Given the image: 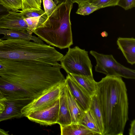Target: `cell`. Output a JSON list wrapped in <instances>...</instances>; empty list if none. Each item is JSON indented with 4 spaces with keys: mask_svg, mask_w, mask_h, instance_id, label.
<instances>
[{
    "mask_svg": "<svg viewBox=\"0 0 135 135\" xmlns=\"http://www.w3.org/2000/svg\"><path fill=\"white\" fill-rule=\"evenodd\" d=\"M5 68L0 77L11 83L15 97L31 102L50 89L65 81L61 67L20 60H0Z\"/></svg>",
    "mask_w": 135,
    "mask_h": 135,
    "instance_id": "6da1fadb",
    "label": "cell"
},
{
    "mask_svg": "<svg viewBox=\"0 0 135 135\" xmlns=\"http://www.w3.org/2000/svg\"><path fill=\"white\" fill-rule=\"evenodd\" d=\"M96 95L102 110L103 135H122L128 119L127 89L121 77L106 75L96 82Z\"/></svg>",
    "mask_w": 135,
    "mask_h": 135,
    "instance_id": "7a4b0ae2",
    "label": "cell"
},
{
    "mask_svg": "<svg viewBox=\"0 0 135 135\" xmlns=\"http://www.w3.org/2000/svg\"><path fill=\"white\" fill-rule=\"evenodd\" d=\"M73 4L66 2L58 4L55 14L33 33L49 45L61 49L69 47L73 44L70 20Z\"/></svg>",
    "mask_w": 135,
    "mask_h": 135,
    "instance_id": "3957f363",
    "label": "cell"
},
{
    "mask_svg": "<svg viewBox=\"0 0 135 135\" xmlns=\"http://www.w3.org/2000/svg\"><path fill=\"white\" fill-rule=\"evenodd\" d=\"M51 56L50 46L22 39L0 42V60H20L47 65Z\"/></svg>",
    "mask_w": 135,
    "mask_h": 135,
    "instance_id": "277c9868",
    "label": "cell"
},
{
    "mask_svg": "<svg viewBox=\"0 0 135 135\" xmlns=\"http://www.w3.org/2000/svg\"><path fill=\"white\" fill-rule=\"evenodd\" d=\"M61 68L67 74H73L93 78L92 65L87 51L78 46L68 48L60 61Z\"/></svg>",
    "mask_w": 135,
    "mask_h": 135,
    "instance_id": "5b68a950",
    "label": "cell"
},
{
    "mask_svg": "<svg viewBox=\"0 0 135 135\" xmlns=\"http://www.w3.org/2000/svg\"><path fill=\"white\" fill-rule=\"evenodd\" d=\"M90 54L95 59V71L106 75L114 76L129 79L135 78V71L119 63L112 55H105L91 50Z\"/></svg>",
    "mask_w": 135,
    "mask_h": 135,
    "instance_id": "8992f818",
    "label": "cell"
},
{
    "mask_svg": "<svg viewBox=\"0 0 135 135\" xmlns=\"http://www.w3.org/2000/svg\"><path fill=\"white\" fill-rule=\"evenodd\" d=\"M65 81L53 87L23 108L21 110L23 116L50 106L58 100L63 93Z\"/></svg>",
    "mask_w": 135,
    "mask_h": 135,
    "instance_id": "52a82bcc",
    "label": "cell"
},
{
    "mask_svg": "<svg viewBox=\"0 0 135 135\" xmlns=\"http://www.w3.org/2000/svg\"><path fill=\"white\" fill-rule=\"evenodd\" d=\"M60 105L59 99L50 106L33 112L26 117L30 120L44 126L57 123Z\"/></svg>",
    "mask_w": 135,
    "mask_h": 135,
    "instance_id": "ba28073f",
    "label": "cell"
},
{
    "mask_svg": "<svg viewBox=\"0 0 135 135\" xmlns=\"http://www.w3.org/2000/svg\"><path fill=\"white\" fill-rule=\"evenodd\" d=\"M6 99L4 101L6 107L0 114V122L23 117L21 112L22 109L31 103L28 99L23 98H9Z\"/></svg>",
    "mask_w": 135,
    "mask_h": 135,
    "instance_id": "9c48e42d",
    "label": "cell"
},
{
    "mask_svg": "<svg viewBox=\"0 0 135 135\" xmlns=\"http://www.w3.org/2000/svg\"><path fill=\"white\" fill-rule=\"evenodd\" d=\"M65 81L71 94L81 108L85 112L88 110L92 97L69 74H68Z\"/></svg>",
    "mask_w": 135,
    "mask_h": 135,
    "instance_id": "30bf717a",
    "label": "cell"
},
{
    "mask_svg": "<svg viewBox=\"0 0 135 135\" xmlns=\"http://www.w3.org/2000/svg\"><path fill=\"white\" fill-rule=\"evenodd\" d=\"M21 12L10 14L0 20V28L28 31L27 25Z\"/></svg>",
    "mask_w": 135,
    "mask_h": 135,
    "instance_id": "8fae6325",
    "label": "cell"
},
{
    "mask_svg": "<svg viewBox=\"0 0 135 135\" xmlns=\"http://www.w3.org/2000/svg\"><path fill=\"white\" fill-rule=\"evenodd\" d=\"M117 43L127 62L132 65L135 63V39L133 37H119Z\"/></svg>",
    "mask_w": 135,
    "mask_h": 135,
    "instance_id": "7c38bea8",
    "label": "cell"
},
{
    "mask_svg": "<svg viewBox=\"0 0 135 135\" xmlns=\"http://www.w3.org/2000/svg\"><path fill=\"white\" fill-rule=\"evenodd\" d=\"M65 90L72 123L80 124L85 111L81 108L74 98L66 82Z\"/></svg>",
    "mask_w": 135,
    "mask_h": 135,
    "instance_id": "4fadbf2b",
    "label": "cell"
},
{
    "mask_svg": "<svg viewBox=\"0 0 135 135\" xmlns=\"http://www.w3.org/2000/svg\"><path fill=\"white\" fill-rule=\"evenodd\" d=\"M0 34L4 36L1 39L2 40L13 39H22L32 41L41 43L44 42L38 37L33 36L27 31L13 30L0 28Z\"/></svg>",
    "mask_w": 135,
    "mask_h": 135,
    "instance_id": "5bb4252c",
    "label": "cell"
},
{
    "mask_svg": "<svg viewBox=\"0 0 135 135\" xmlns=\"http://www.w3.org/2000/svg\"><path fill=\"white\" fill-rule=\"evenodd\" d=\"M60 105L57 123L60 125H65L72 123L71 117L68 105L65 87L59 98Z\"/></svg>",
    "mask_w": 135,
    "mask_h": 135,
    "instance_id": "9a60e30c",
    "label": "cell"
},
{
    "mask_svg": "<svg viewBox=\"0 0 135 135\" xmlns=\"http://www.w3.org/2000/svg\"><path fill=\"white\" fill-rule=\"evenodd\" d=\"M61 135H97L81 124L72 123L65 125H60Z\"/></svg>",
    "mask_w": 135,
    "mask_h": 135,
    "instance_id": "2e32d148",
    "label": "cell"
},
{
    "mask_svg": "<svg viewBox=\"0 0 135 135\" xmlns=\"http://www.w3.org/2000/svg\"><path fill=\"white\" fill-rule=\"evenodd\" d=\"M69 74L91 97L95 95L97 89L96 82L93 78L80 75Z\"/></svg>",
    "mask_w": 135,
    "mask_h": 135,
    "instance_id": "e0dca14e",
    "label": "cell"
},
{
    "mask_svg": "<svg viewBox=\"0 0 135 135\" xmlns=\"http://www.w3.org/2000/svg\"><path fill=\"white\" fill-rule=\"evenodd\" d=\"M89 109L97 122L102 135H103L104 127L102 112L96 94L91 98Z\"/></svg>",
    "mask_w": 135,
    "mask_h": 135,
    "instance_id": "ac0fdd59",
    "label": "cell"
},
{
    "mask_svg": "<svg viewBox=\"0 0 135 135\" xmlns=\"http://www.w3.org/2000/svg\"><path fill=\"white\" fill-rule=\"evenodd\" d=\"M80 124L95 133L97 135H102L97 122L89 109L85 112Z\"/></svg>",
    "mask_w": 135,
    "mask_h": 135,
    "instance_id": "d6986e66",
    "label": "cell"
},
{
    "mask_svg": "<svg viewBox=\"0 0 135 135\" xmlns=\"http://www.w3.org/2000/svg\"><path fill=\"white\" fill-rule=\"evenodd\" d=\"M48 18L45 13L41 16L25 18L24 20L28 26L27 31L32 35L36 29L45 22Z\"/></svg>",
    "mask_w": 135,
    "mask_h": 135,
    "instance_id": "ffe728a7",
    "label": "cell"
},
{
    "mask_svg": "<svg viewBox=\"0 0 135 135\" xmlns=\"http://www.w3.org/2000/svg\"><path fill=\"white\" fill-rule=\"evenodd\" d=\"M99 9L98 7L92 3L86 2L78 5L76 13L84 16L88 15Z\"/></svg>",
    "mask_w": 135,
    "mask_h": 135,
    "instance_id": "44dd1931",
    "label": "cell"
},
{
    "mask_svg": "<svg viewBox=\"0 0 135 135\" xmlns=\"http://www.w3.org/2000/svg\"><path fill=\"white\" fill-rule=\"evenodd\" d=\"M0 4L14 12L22 9V0H0Z\"/></svg>",
    "mask_w": 135,
    "mask_h": 135,
    "instance_id": "7402d4cb",
    "label": "cell"
},
{
    "mask_svg": "<svg viewBox=\"0 0 135 135\" xmlns=\"http://www.w3.org/2000/svg\"><path fill=\"white\" fill-rule=\"evenodd\" d=\"M44 11L48 18L53 16L56 11L57 4L53 0H42Z\"/></svg>",
    "mask_w": 135,
    "mask_h": 135,
    "instance_id": "603a6c76",
    "label": "cell"
},
{
    "mask_svg": "<svg viewBox=\"0 0 135 135\" xmlns=\"http://www.w3.org/2000/svg\"><path fill=\"white\" fill-rule=\"evenodd\" d=\"M22 11L30 9H40L41 6L38 3L37 0H22Z\"/></svg>",
    "mask_w": 135,
    "mask_h": 135,
    "instance_id": "cb8c5ba5",
    "label": "cell"
},
{
    "mask_svg": "<svg viewBox=\"0 0 135 135\" xmlns=\"http://www.w3.org/2000/svg\"><path fill=\"white\" fill-rule=\"evenodd\" d=\"M119 0H95L90 2L99 9L117 5Z\"/></svg>",
    "mask_w": 135,
    "mask_h": 135,
    "instance_id": "d4e9b609",
    "label": "cell"
},
{
    "mask_svg": "<svg viewBox=\"0 0 135 135\" xmlns=\"http://www.w3.org/2000/svg\"><path fill=\"white\" fill-rule=\"evenodd\" d=\"M25 18L40 16L45 13L44 11L41 8L40 9H30L20 11Z\"/></svg>",
    "mask_w": 135,
    "mask_h": 135,
    "instance_id": "484cf974",
    "label": "cell"
},
{
    "mask_svg": "<svg viewBox=\"0 0 135 135\" xmlns=\"http://www.w3.org/2000/svg\"><path fill=\"white\" fill-rule=\"evenodd\" d=\"M117 6L128 10L135 7V0H119Z\"/></svg>",
    "mask_w": 135,
    "mask_h": 135,
    "instance_id": "4316f807",
    "label": "cell"
},
{
    "mask_svg": "<svg viewBox=\"0 0 135 135\" xmlns=\"http://www.w3.org/2000/svg\"><path fill=\"white\" fill-rule=\"evenodd\" d=\"M14 12L0 4V20L8 15Z\"/></svg>",
    "mask_w": 135,
    "mask_h": 135,
    "instance_id": "83f0119b",
    "label": "cell"
},
{
    "mask_svg": "<svg viewBox=\"0 0 135 135\" xmlns=\"http://www.w3.org/2000/svg\"><path fill=\"white\" fill-rule=\"evenodd\" d=\"M129 134L130 135H135V120L131 121L130 124V128L129 129Z\"/></svg>",
    "mask_w": 135,
    "mask_h": 135,
    "instance_id": "f1b7e54d",
    "label": "cell"
},
{
    "mask_svg": "<svg viewBox=\"0 0 135 135\" xmlns=\"http://www.w3.org/2000/svg\"><path fill=\"white\" fill-rule=\"evenodd\" d=\"M6 100L0 99V114L3 112L5 109L6 104L4 101Z\"/></svg>",
    "mask_w": 135,
    "mask_h": 135,
    "instance_id": "f546056e",
    "label": "cell"
},
{
    "mask_svg": "<svg viewBox=\"0 0 135 135\" xmlns=\"http://www.w3.org/2000/svg\"><path fill=\"white\" fill-rule=\"evenodd\" d=\"M95 0H73V2L74 3H76L78 5H79L81 3L86 2H89L90 3Z\"/></svg>",
    "mask_w": 135,
    "mask_h": 135,
    "instance_id": "4dcf8cb0",
    "label": "cell"
},
{
    "mask_svg": "<svg viewBox=\"0 0 135 135\" xmlns=\"http://www.w3.org/2000/svg\"><path fill=\"white\" fill-rule=\"evenodd\" d=\"M54 1L57 4H60L66 2H71L74 3L73 0H54Z\"/></svg>",
    "mask_w": 135,
    "mask_h": 135,
    "instance_id": "1f68e13d",
    "label": "cell"
},
{
    "mask_svg": "<svg viewBox=\"0 0 135 135\" xmlns=\"http://www.w3.org/2000/svg\"><path fill=\"white\" fill-rule=\"evenodd\" d=\"M9 131H6L0 128V135H9Z\"/></svg>",
    "mask_w": 135,
    "mask_h": 135,
    "instance_id": "d6a6232c",
    "label": "cell"
},
{
    "mask_svg": "<svg viewBox=\"0 0 135 135\" xmlns=\"http://www.w3.org/2000/svg\"><path fill=\"white\" fill-rule=\"evenodd\" d=\"M101 35L103 37H107L108 36V33L106 31H104L101 33Z\"/></svg>",
    "mask_w": 135,
    "mask_h": 135,
    "instance_id": "836d02e7",
    "label": "cell"
},
{
    "mask_svg": "<svg viewBox=\"0 0 135 135\" xmlns=\"http://www.w3.org/2000/svg\"><path fill=\"white\" fill-rule=\"evenodd\" d=\"M5 68V65L0 62V70L4 69Z\"/></svg>",
    "mask_w": 135,
    "mask_h": 135,
    "instance_id": "e575fe53",
    "label": "cell"
},
{
    "mask_svg": "<svg viewBox=\"0 0 135 135\" xmlns=\"http://www.w3.org/2000/svg\"><path fill=\"white\" fill-rule=\"evenodd\" d=\"M0 99L6 100V99L4 97L3 94H0Z\"/></svg>",
    "mask_w": 135,
    "mask_h": 135,
    "instance_id": "d590c367",
    "label": "cell"
},
{
    "mask_svg": "<svg viewBox=\"0 0 135 135\" xmlns=\"http://www.w3.org/2000/svg\"><path fill=\"white\" fill-rule=\"evenodd\" d=\"M38 3L40 6H41V3L42 2V0H37Z\"/></svg>",
    "mask_w": 135,
    "mask_h": 135,
    "instance_id": "8d00e7d4",
    "label": "cell"
},
{
    "mask_svg": "<svg viewBox=\"0 0 135 135\" xmlns=\"http://www.w3.org/2000/svg\"><path fill=\"white\" fill-rule=\"evenodd\" d=\"M2 40L1 39V38H0V42H1Z\"/></svg>",
    "mask_w": 135,
    "mask_h": 135,
    "instance_id": "74e56055",
    "label": "cell"
},
{
    "mask_svg": "<svg viewBox=\"0 0 135 135\" xmlns=\"http://www.w3.org/2000/svg\"><path fill=\"white\" fill-rule=\"evenodd\" d=\"M0 94H2V92H1V91H0Z\"/></svg>",
    "mask_w": 135,
    "mask_h": 135,
    "instance_id": "f35d334b",
    "label": "cell"
}]
</instances>
